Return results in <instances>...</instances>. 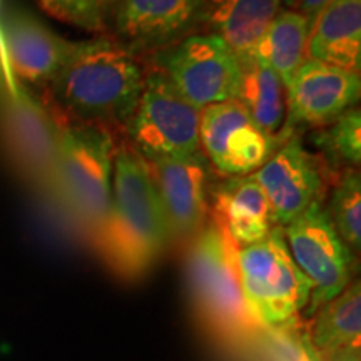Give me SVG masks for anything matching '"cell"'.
<instances>
[{
  "label": "cell",
  "mask_w": 361,
  "mask_h": 361,
  "mask_svg": "<svg viewBox=\"0 0 361 361\" xmlns=\"http://www.w3.org/2000/svg\"><path fill=\"white\" fill-rule=\"evenodd\" d=\"M146 74L134 52L101 35L74 42L45 92L59 119L107 130L124 129L141 99Z\"/></svg>",
  "instance_id": "1"
},
{
  "label": "cell",
  "mask_w": 361,
  "mask_h": 361,
  "mask_svg": "<svg viewBox=\"0 0 361 361\" xmlns=\"http://www.w3.org/2000/svg\"><path fill=\"white\" fill-rule=\"evenodd\" d=\"M283 234L293 259L313 286L306 306L311 316L355 281V255L338 236L323 201H314L284 226Z\"/></svg>",
  "instance_id": "8"
},
{
  "label": "cell",
  "mask_w": 361,
  "mask_h": 361,
  "mask_svg": "<svg viewBox=\"0 0 361 361\" xmlns=\"http://www.w3.org/2000/svg\"><path fill=\"white\" fill-rule=\"evenodd\" d=\"M328 216L338 236L353 255L361 250V178L358 169H345L328 202Z\"/></svg>",
  "instance_id": "22"
},
{
  "label": "cell",
  "mask_w": 361,
  "mask_h": 361,
  "mask_svg": "<svg viewBox=\"0 0 361 361\" xmlns=\"http://www.w3.org/2000/svg\"><path fill=\"white\" fill-rule=\"evenodd\" d=\"M204 22V0H119L109 27L135 56L162 52Z\"/></svg>",
  "instance_id": "10"
},
{
  "label": "cell",
  "mask_w": 361,
  "mask_h": 361,
  "mask_svg": "<svg viewBox=\"0 0 361 361\" xmlns=\"http://www.w3.org/2000/svg\"><path fill=\"white\" fill-rule=\"evenodd\" d=\"M39 2L54 17L89 32L99 34L107 30L97 0H39Z\"/></svg>",
  "instance_id": "24"
},
{
  "label": "cell",
  "mask_w": 361,
  "mask_h": 361,
  "mask_svg": "<svg viewBox=\"0 0 361 361\" xmlns=\"http://www.w3.org/2000/svg\"><path fill=\"white\" fill-rule=\"evenodd\" d=\"M281 4L283 0H204L202 25L223 39L245 64Z\"/></svg>",
  "instance_id": "19"
},
{
  "label": "cell",
  "mask_w": 361,
  "mask_h": 361,
  "mask_svg": "<svg viewBox=\"0 0 361 361\" xmlns=\"http://www.w3.org/2000/svg\"><path fill=\"white\" fill-rule=\"evenodd\" d=\"M284 85L268 66L256 59L243 64L241 89L236 101L261 129L276 135L284 121Z\"/></svg>",
  "instance_id": "21"
},
{
  "label": "cell",
  "mask_w": 361,
  "mask_h": 361,
  "mask_svg": "<svg viewBox=\"0 0 361 361\" xmlns=\"http://www.w3.org/2000/svg\"><path fill=\"white\" fill-rule=\"evenodd\" d=\"M238 250L223 226L209 218L188 243L184 276L194 313L207 333L228 348L246 351L258 345L264 328L243 295Z\"/></svg>",
  "instance_id": "3"
},
{
  "label": "cell",
  "mask_w": 361,
  "mask_h": 361,
  "mask_svg": "<svg viewBox=\"0 0 361 361\" xmlns=\"http://www.w3.org/2000/svg\"><path fill=\"white\" fill-rule=\"evenodd\" d=\"M255 178L269 202L273 223L279 228L290 224L314 201H322V166L300 139H284Z\"/></svg>",
  "instance_id": "12"
},
{
  "label": "cell",
  "mask_w": 361,
  "mask_h": 361,
  "mask_svg": "<svg viewBox=\"0 0 361 361\" xmlns=\"http://www.w3.org/2000/svg\"><path fill=\"white\" fill-rule=\"evenodd\" d=\"M209 218L223 226L238 246L264 239L274 228L269 202L255 174L228 178L211 192Z\"/></svg>",
  "instance_id": "16"
},
{
  "label": "cell",
  "mask_w": 361,
  "mask_h": 361,
  "mask_svg": "<svg viewBox=\"0 0 361 361\" xmlns=\"http://www.w3.org/2000/svg\"><path fill=\"white\" fill-rule=\"evenodd\" d=\"M310 30L311 22L301 13L279 11L259 37L251 59L268 66L286 89L306 59Z\"/></svg>",
  "instance_id": "20"
},
{
  "label": "cell",
  "mask_w": 361,
  "mask_h": 361,
  "mask_svg": "<svg viewBox=\"0 0 361 361\" xmlns=\"http://www.w3.org/2000/svg\"><path fill=\"white\" fill-rule=\"evenodd\" d=\"M328 2L329 0H283V4L288 7V11L301 13V16L306 17V19L311 22V25H313L318 13L323 11Z\"/></svg>",
  "instance_id": "25"
},
{
  "label": "cell",
  "mask_w": 361,
  "mask_h": 361,
  "mask_svg": "<svg viewBox=\"0 0 361 361\" xmlns=\"http://www.w3.org/2000/svg\"><path fill=\"white\" fill-rule=\"evenodd\" d=\"M97 4H99V7H101V12L104 16V20H106L107 29H109L112 13H114L117 4H119V0H97Z\"/></svg>",
  "instance_id": "26"
},
{
  "label": "cell",
  "mask_w": 361,
  "mask_h": 361,
  "mask_svg": "<svg viewBox=\"0 0 361 361\" xmlns=\"http://www.w3.org/2000/svg\"><path fill=\"white\" fill-rule=\"evenodd\" d=\"M306 59L360 72L361 0H329L311 25Z\"/></svg>",
  "instance_id": "17"
},
{
  "label": "cell",
  "mask_w": 361,
  "mask_h": 361,
  "mask_svg": "<svg viewBox=\"0 0 361 361\" xmlns=\"http://www.w3.org/2000/svg\"><path fill=\"white\" fill-rule=\"evenodd\" d=\"M2 123L20 168L40 186L54 189L61 137L57 116L20 85L4 101Z\"/></svg>",
  "instance_id": "11"
},
{
  "label": "cell",
  "mask_w": 361,
  "mask_h": 361,
  "mask_svg": "<svg viewBox=\"0 0 361 361\" xmlns=\"http://www.w3.org/2000/svg\"><path fill=\"white\" fill-rule=\"evenodd\" d=\"M159 197L173 241H186L209 219L207 179L209 161L202 151L184 159L146 162Z\"/></svg>",
  "instance_id": "13"
},
{
  "label": "cell",
  "mask_w": 361,
  "mask_h": 361,
  "mask_svg": "<svg viewBox=\"0 0 361 361\" xmlns=\"http://www.w3.org/2000/svg\"><path fill=\"white\" fill-rule=\"evenodd\" d=\"M59 124L61 137L54 191L94 243L109 216L114 137L111 130L96 126L62 119Z\"/></svg>",
  "instance_id": "4"
},
{
  "label": "cell",
  "mask_w": 361,
  "mask_h": 361,
  "mask_svg": "<svg viewBox=\"0 0 361 361\" xmlns=\"http://www.w3.org/2000/svg\"><path fill=\"white\" fill-rule=\"evenodd\" d=\"M360 72L305 59L286 87L290 124L323 128L358 106Z\"/></svg>",
  "instance_id": "14"
},
{
  "label": "cell",
  "mask_w": 361,
  "mask_h": 361,
  "mask_svg": "<svg viewBox=\"0 0 361 361\" xmlns=\"http://www.w3.org/2000/svg\"><path fill=\"white\" fill-rule=\"evenodd\" d=\"M283 135L259 128L238 101L201 111L200 144L207 161L228 178L255 174L279 147Z\"/></svg>",
  "instance_id": "9"
},
{
  "label": "cell",
  "mask_w": 361,
  "mask_h": 361,
  "mask_svg": "<svg viewBox=\"0 0 361 361\" xmlns=\"http://www.w3.org/2000/svg\"><path fill=\"white\" fill-rule=\"evenodd\" d=\"M310 343L319 361H360L361 284L358 279L314 311ZM311 314V316H313Z\"/></svg>",
  "instance_id": "18"
},
{
  "label": "cell",
  "mask_w": 361,
  "mask_h": 361,
  "mask_svg": "<svg viewBox=\"0 0 361 361\" xmlns=\"http://www.w3.org/2000/svg\"><path fill=\"white\" fill-rule=\"evenodd\" d=\"M156 67L200 111L236 101L239 96L243 64L238 54L214 34H192L157 52Z\"/></svg>",
  "instance_id": "7"
},
{
  "label": "cell",
  "mask_w": 361,
  "mask_h": 361,
  "mask_svg": "<svg viewBox=\"0 0 361 361\" xmlns=\"http://www.w3.org/2000/svg\"><path fill=\"white\" fill-rule=\"evenodd\" d=\"M2 40L8 67L24 87H47L74 47L72 40L22 11L4 17Z\"/></svg>",
  "instance_id": "15"
},
{
  "label": "cell",
  "mask_w": 361,
  "mask_h": 361,
  "mask_svg": "<svg viewBox=\"0 0 361 361\" xmlns=\"http://www.w3.org/2000/svg\"><path fill=\"white\" fill-rule=\"evenodd\" d=\"M173 241L146 161L129 144L116 147L111 207L92 243L117 278L137 281L154 268Z\"/></svg>",
  "instance_id": "2"
},
{
  "label": "cell",
  "mask_w": 361,
  "mask_h": 361,
  "mask_svg": "<svg viewBox=\"0 0 361 361\" xmlns=\"http://www.w3.org/2000/svg\"><path fill=\"white\" fill-rule=\"evenodd\" d=\"M238 266L246 305L261 326L278 329L300 323L313 286L293 259L283 228L274 226L261 241L239 246Z\"/></svg>",
  "instance_id": "5"
},
{
  "label": "cell",
  "mask_w": 361,
  "mask_h": 361,
  "mask_svg": "<svg viewBox=\"0 0 361 361\" xmlns=\"http://www.w3.org/2000/svg\"><path fill=\"white\" fill-rule=\"evenodd\" d=\"M313 144L335 168L358 169L361 162V112L356 106L323 126L313 135Z\"/></svg>",
  "instance_id": "23"
},
{
  "label": "cell",
  "mask_w": 361,
  "mask_h": 361,
  "mask_svg": "<svg viewBox=\"0 0 361 361\" xmlns=\"http://www.w3.org/2000/svg\"><path fill=\"white\" fill-rule=\"evenodd\" d=\"M200 121L201 111L154 67L146 74L141 99L124 129L129 146L151 164L197 154L201 151Z\"/></svg>",
  "instance_id": "6"
}]
</instances>
